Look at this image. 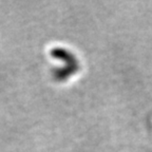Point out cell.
I'll list each match as a JSON object with an SVG mask.
<instances>
[{"mask_svg":"<svg viewBox=\"0 0 152 152\" xmlns=\"http://www.w3.org/2000/svg\"><path fill=\"white\" fill-rule=\"evenodd\" d=\"M51 55L58 60H62L66 64H78V61L73 54L62 48H55L51 51Z\"/></svg>","mask_w":152,"mask_h":152,"instance_id":"cell-2","label":"cell"},{"mask_svg":"<svg viewBox=\"0 0 152 152\" xmlns=\"http://www.w3.org/2000/svg\"><path fill=\"white\" fill-rule=\"evenodd\" d=\"M78 64H66L62 68H58V69H55L53 72V75H54V78L58 81H62L68 79L71 75H73L74 73L78 71Z\"/></svg>","mask_w":152,"mask_h":152,"instance_id":"cell-1","label":"cell"}]
</instances>
